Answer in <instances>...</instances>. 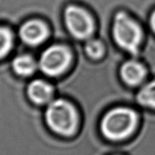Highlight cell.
<instances>
[{
  "label": "cell",
  "mask_w": 155,
  "mask_h": 155,
  "mask_svg": "<svg viewBox=\"0 0 155 155\" xmlns=\"http://www.w3.org/2000/svg\"><path fill=\"white\" fill-rule=\"evenodd\" d=\"M45 122L54 134L62 137H71L77 130L79 118L72 104L59 99L49 103L45 111Z\"/></svg>",
  "instance_id": "2"
},
{
  "label": "cell",
  "mask_w": 155,
  "mask_h": 155,
  "mask_svg": "<svg viewBox=\"0 0 155 155\" xmlns=\"http://www.w3.org/2000/svg\"><path fill=\"white\" fill-rule=\"evenodd\" d=\"M137 101L142 105L155 109V81L148 83L139 91Z\"/></svg>",
  "instance_id": "10"
},
{
  "label": "cell",
  "mask_w": 155,
  "mask_h": 155,
  "mask_svg": "<svg viewBox=\"0 0 155 155\" xmlns=\"http://www.w3.org/2000/svg\"><path fill=\"white\" fill-rule=\"evenodd\" d=\"M86 51L92 58H100L104 54V48L101 42L97 40H90L86 45Z\"/></svg>",
  "instance_id": "12"
},
{
  "label": "cell",
  "mask_w": 155,
  "mask_h": 155,
  "mask_svg": "<svg viewBox=\"0 0 155 155\" xmlns=\"http://www.w3.org/2000/svg\"><path fill=\"white\" fill-rule=\"evenodd\" d=\"M13 45V36L8 29L0 27V58L8 53Z\"/></svg>",
  "instance_id": "11"
},
{
  "label": "cell",
  "mask_w": 155,
  "mask_h": 155,
  "mask_svg": "<svg viewBox=\"0 0 155 155\" xmlns=\"http://www.w3.org/2000/svg\"><path fill=\"white\" fill-rule=\"evenodd\" d=\"M71 56L66 47L54 45L41 54L39 67L48 76H59L69 67Z\"/></svg>",
  "instance_id": "4"
},
{
  "label": "cell",
  "mask_w": 155,
  "mask_h": 155,
  "mask_svg": "<svg viewBox=\"0 0 155 155\" xmlns=\"http://www.w3.org/2000/svg\"><path fill=\"white\" fill-rule=\"evenodd\" d=\"M150 23H151V27H152L153 30L155 32V11L152 13V16L150 18Z\"/></svg>",
  "instance_id": "13"
},
{
  "label": "cell",
  "mask_w": 155,
  "mask_h": 155,
  "mask_svg": "<svg viewBox=\"0 0 155 155\" xmlns=\"http://www.w3.org/2000/svg\"><path fill=\"white\" fill-rule=\"evenodd\" d=\"M65 22L69 32L76 38L86 39L94 31L91 17L79 7L71 5L65 10Z\"/></svg>",
  "instance_id": "5"
},
{
  "label": "cell",
  "mask_w": 155,
  "mask_h": 155,
  "mask_svg": "<svg viewBox=\"0 0 155 155\" xmlns=\"http://www.w3.org/2000/svg\"><path fill=\"white\" fill-rule=\"evenodd\" d=\"M53 90L48 82L41 80H35L29 84L28 95L34 104H44L50 101Z\"/></svg>",
  "instance_id": "7"
},
{
  "label": "cell",
  "mask_w": 155,
  "mask_h": 155,
  "mask_svg": "<svg viewBox=\"0 0 155 155\" xmlns=\"http://www.w3.org/2000/svg\"><path fill=\"white\" fill-rule=\"evenodd\" d=\"M19 36L26 44L37 46L48 38V29L41 21L31 20L22 24L19 29Z\"/></svg>",
  "instance_id": "6"
},
{
  "label": "cell",
  "mask_w": 155,
  "mask_h": 155,
  "mask_svg": "<svg viewBox=\"0 0 155 155\" xmlns=\"http://www.w3.org/2000/svg\"><path fill=\"white\" fill-rule=\"evenodd\" d=\"M122 79L130 86H136L142 81L145 76V69L135 61H128L121 67Z\"/></svg>",
  "instance_id": "8"
},
{
  "label": "cell",
  "mask_w": 155,
  "mask_h": 155,
  "mask_svg": "<svg viewBox=\"0 0 155 155\" xmlns=\"http://www.w3.org/2000/svg\"><path fill=\"white\" fill-rule=\"evenodd\" d=\"M138 125V114L125 107L114 108L108 111L101 121V131L110 141H122L130 137Z\"/></svg>",
  "instance_id": "1"
},
{
  "label": "cell",
  "mask_w": 155,
  "mask_h": 155,
  "mask_svg": "<svg viewBox=\"0 0 155 155\" xmlns=\"http://www.w3.org/2000/svg\"><path fill=\"white\" fill-rule=\"evenodd\" d=\"M113 36L121 48L133 55L138 54L142 41V30L138 23L124 12H119L114 17Z\"/></svg>",
  "instance_id": "3"
},
{
  "label": "cell",
  "mask_w": 155,
  "mask_h": 155,
  "mask_svg": "<svg viewBox=\"0 0 155 155\" xmlns=\"http://www.w3.org/2000/svg\"><path fill=\"white\" fill-rule=\"evenodd\" d=\"M12 67L18 75L28 76L34 72L37 65L32 57L28 55H20L13 59Z\"/></svg>",
  "instance_id": "9"
}]
</instances>
